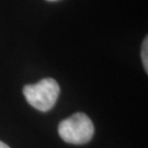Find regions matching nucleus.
<instances>
[{
  "instance_id": "39448f33",
  "label": "nucleus",
  "mask_w": 148,
  "mask_h": 148,
  "mask_svg": "<svg viewBox=\"0 0 148 148\" xmlns=\"http://www.w3.org/2000/svg\"><path fill=\"white\" fill-rule=\"evenodd\" d=\"M47 1H56V0H47Z\"/></svg>"
},
{
  "instance_id": "f257e3e1",
  "label": "nucleus",
  "mask_w": 148,
  "mask_h": 148,
  "mask_svg": "<svg viewBox=\"0 0 148 148\" xmlns=\"http://www.w3.org/2000/svg\"><path fill=\"white\" fill-rule=\"evenodd\" d=\"M58 134L66 143L84 145L92 139L95 126L87 114L78 112L59 123Z\"/></svg>"
},
{
  "instance_id": "f03ea898",
  "label": "nucleus",
  "mask_w": 148,
  "mask_h": 148,
  "mask_svg": "<svg viewBox=\"0 0 148 148\" xmlns=\"http://www.w3.org/2000/svg\"><path fill=\"white\" fill-rule=\"evenodd\" d=\"M59 85L53 78H44L34 85L23 87V95L33 108L47 112L56 104L59 95Z\"/></svg>"
},
{
  "instance_id": "7ed1b4c3",
  "label": "nucleus",
  "mask_w": 148,
  "mask_h": 148,
  "mask_svg": "<svg viewBox=\"0 0 148 148\" xmlns=\"http://www.w3.org/2000/svg\"><path fill=\"white\" fill-rule=\"evenodd\" d=\"M148 38L146 37L144 40L143 45H142V62H143L144 68L146 70V73L148 71V57H147V52H148Z\"/></svg>"
},
{
  "instance_id": "20e7f679",
  "label": "nucleus",
  "mask_w": 148,
  "mask_h": 148,
  "mask_svg": "<svg viewBox=\"0 0 148 148\" xmlns=\"http://www.w3.org/2000/svg\"><path fill=\"white\" fill-rule=\"evenodd\" d=\"M0 148H10V147H9L7 144H5L3 142H1V140H0Z\"/></svg>"
}]
</instances>
